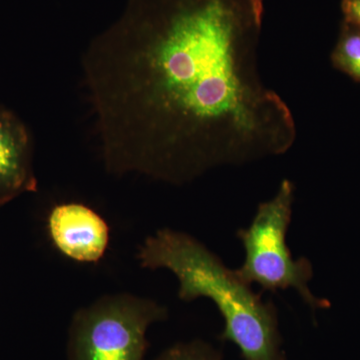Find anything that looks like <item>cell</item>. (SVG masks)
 <instances>
[{
  "label": "cell",
  "mask_w": 360,
  "mask_h": 360,
  "mask_svg": "<svg viewBox=\"0 0 360 360\" xmlns=\"http://www.w3.org/2000/svg\"><path fill=\"white\" fill-rule=\"evenodd\" d=\"M264 0H153L82 56L104 167L182 186L285 155L297 130L259 70Z\"/></svg>",
  "instance_id": "cell-1"
},
{
  "label": "cell",
  "mask_w": 360,
  "mask_h": 360,
  "mask_svg": "<svg viewBox=\"0 0 360 360\" xmlns=\"http://www.w3.org/2000/svg\"><path fill=\"white\" fill-rule=\"evenodd\" d=\"M137 258L143 269L170 270L179 279L180 300H212L224 322L219 340L238 347L241 360H286L274 302H264L200 240L160 229L144 240Z\"/></svg>",
  "instance_id": "cell-2"
},
{
  "label": "cell",
  "mask_w": 360,
  "mask_h": 360,
  "mask_svg": "<svg viewBox=\"0 0 360 360\" xmlns=\"http://www.w3.org/2000/svg\"><path fill=\"white\" fill-rule=\"evenodd\" d=\"M295 191V184L283 179L276 195L258 205L250 226L236 232L245 251V262L236 274L264 291L276 293L292 288L312 310L328 309L330 303L309 290L314 277L311 262L307 257L295 259L286 243Z\"/></svg>",
  "instance_id": "cell-3"
},
{
  "label": "cell",
  "mask_w": 360,
  "mask_h": 360,
  "mask_svg": "<svg viewBox=\"0 0 360 360\" xmlns=\"http://www.w3.org/2000/svg\"><path fill=\"white\" fill-rule=\"evenodd\" d=\"M167 317V309L148 298L103 296L73 315L68 360H144L149 326Z\"/></svg>",
  "instance_id": "cell-4"
},
{
  "label": "cell",
  "mask_w": 360,
  "mask_h": 360,
  "mask_svg": "<svg viewBox=\"0 0 360 360\" xmlns=\"http://www.w3.org/2000/svg\"><path fill=\"white\" fill-rule=\"evenodd\" d=\"M49 229L54 245L63 255L85 264L101 260L110 243L105 220L80 203L56 206L49 214Z\"/></svg>",
  "instance_id": "cell-5"
},
{
  "label": "cell",
  "mask_w": 360,
  "mask_h": 360,
  "mask_svg": "<svg viewBox=\"0 0 360 360\" xmlns=\"http://www.w3.org/2000/svg\"><path fill=\"white\" fill-rule=\"evenodd\" d=\"M32 155V137L25 123L0 105V205L37 191Z\"/></svg>",
  "instance_id": "cell-6"
},
{
  "label": "cell",
  "mask_w": 360,
  "mask_h": 360,
  "mask_svg": "<svg viewBox=\"0 0 360 360\" xmlns=\"http://www.w3.org/2000/svg\"><path fill=\"white\" fill-rule=\"evenodd\" d=\"M330 60L336 70L360 82V32L342 21Z\"/></svg>",
  "instance_id": "cell-7"
},
{
  "label": "cell",
  "mask_w": 360,
  "mask_h": 360,
  "mask_svg": "<svg viewBox=\"0 0 360 360\" xmlns=\"http://www.w3.org/2000/svg\"><path fill=\"white\" fill-rule=\"evenodd\" d=\"M155 360H222V356L205 341L194 340L167 348Z\"/></svg>",
  "instance_id": "cell-8"
},
{
  "label": "cell",
  "mask_w": 360,
  "mask_h": 360,
  "mask_svg": "<svg viewBox=\"0 0 360 360\" xmlns=\"http://www.w3.org/2000/svg\"><path fill=\"white\" fill-rule=\"evenodd\" d=\"M343 21L360 32V0H341Z\"/></svg>",
  "instance_id": "cell-9"
}]
</instances>
